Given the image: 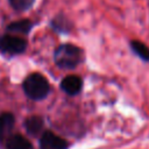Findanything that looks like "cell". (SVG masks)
I'll list each match as a JSON object with an SVG mask.
<instances>
[{
  "label": "cell",
  "mask_w": 149,
  "mask_h": 149,
  "mask_svg": "<svg viewBox=\"0 0 149 149\" xmlns=\"http://www.w3.org/2000/svg\"><path fill=\"white\" fill-rule=\"evenodd\" d=\"M27 42L17 36L5 35L0 38V50L8 54H21L26 50Z\"/></svg>",
  "instance_id": "cell-3"
},
{
  "label": "cell",
  "mask_w": 149,
  "mask_h": 149,
  "mask_svg": "<svg viewBox=\"0 0 149 149\" xmlns=\"http://www.w3.org/2000/svg\"><path fill=\"white\" fill-rule=\"evenodd\" d=\"M9 31L13 33H19V34H28L29 30L31 29V23L29 20H20L10 23L7 28Z\"/></svg>",
  "instance_id": "cell-9"
},
{
  "label": "cell",
  "mask_w": 149,
  "mask_h": 149,
  "mask_svg": "<svg viewBox=\"0 0 149 149\" xmlns=\"http://www.w3.org/2000/svg\"><path fill=\"white\" fill-rule=\"evenodd\" d=\"M14 116L12 113H2L0 114V141H3L5 139H8L10 132L14 127Z\"/></svg>",
  "instance_id": "cell-6"
},
{
  "label": "cell",
  "mask_w": 149,
  "mask_h": 149,
  "mask_svg": "<svg viewBox=\"0 0 149 149\" xmlns=\"http://www.w3.org/2000/svg\"><path fill=\"white\" fill-rule=\"evenodd\" d=\"M54 59L57 66L62 69H73L83 59V51L72 44L59 45L54 54Z\"/></svg>",
  "instance_id": "cell-1"
},
{
  "label": "cell",
  "mask_w": 149,
  "mask_h": 149,
  "mask_svg": "<svg viewBox=\"0 0 149 149\" xmlns=\"http://www.w3.org/2000/svg\"><path fill=\"white\" fill-rule=\"evenodd\" d=\"M34 1L35 0H9L12 7L16 10H20V12L29 9L33 6Z\"/></svg>",
  "instance_id": "cell-11"
},
{
  "label": "cell",
  "mask_w": 149,
  "mask_h": 149,
  "mask_svg": "<svg viewBox=\"0 0 149 149\" xmlns=\"http://www.w3.org/2000/svg\"><path fill=\"white\" fill-rule=\"evenodd\" d=\"M6 149H33V146L30 141L27 140L24 136L16 134L7 139Z\"/></svg>",
  "instance_id": "cell-7"
},
{
  "label": "cell",
  "mask_w": 149,
  "mask_h": 149,
  "mask_svg": "<svg viewBox=\"0 0 149 149\" xmlns=\"http://www.w3.org/2000/svg\"><path fill=\"white\" fill-rule=\"evenodd\" d=\"M23 91L27 97L33 100H41L44 99L50 92V85L45 77L40 73H31L29 74L23 81Z\"/></svg>",
  "instance_id": "cell-2"
},
{
  "label": "cell",
  "mask_w": 149,
  "mask_h": 149,
  "mask_svg": "<svg viewBox=\"0 0 149 149\" xmlns=\"http://www.w3.org/2000/svg\"><path fill=\"white\" fill-rule=\"evenodd\" d=\"M130 45H132V49H133L134 54H136L143 61L149 62V48L147 45H144L140 41H132Z\"/></svg>",
  "instance_id": "cell-10"
},
{
  "label": "cell",
  "mask_w": 149,
  "mask_h": 149,
  "mask_svg": "<svg viewBox=\"0 0 149 149\" xmlns=\"http://www.w3.org/2000/svg\"><path fill=\"white\" fill-rule=\"evenodd\" d=\"M68 147L69 143L66 140L50 130H45L40 139L41 149H68Z\"/></svg>",
  "instance_id": "cell-4"
},
{
  "label": "cell",
  "mask_w": 149,
  "mask_h": 149,
  "mask_svg": "<svg viewBox=\"0 0 149 149\" xmlns=\"http://www.w3.org/2000/svg\"><path fill=\"white\" fill-rule=\"evenodd\" d=\"M81 87H83V80L80 77L78 76H74V74H70V76H66L62 83H61V88L70 94V95H74V94H78L80 91H81Z\"/></svg>",
  "instance_id": "cell-5"
},
{
  "label": "cell",
  "mask_w": 149,
  "mask_h": 149,
  "mask_svg": "<svg viewBox=\"0 0 149 149\" xmlns=\"http://www.w3.org/2000/svg\"><path fill=\"white\" fill-rule=\"evenodd\" d=\"M24 127H26V130L30 135L36 136V135L41 134V132L43 129V120L37 115L29 116L24 121Z\"/></svg>",
  "instance_id": "cell-8"
}]
</instances>
